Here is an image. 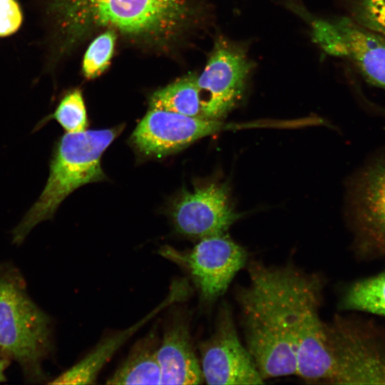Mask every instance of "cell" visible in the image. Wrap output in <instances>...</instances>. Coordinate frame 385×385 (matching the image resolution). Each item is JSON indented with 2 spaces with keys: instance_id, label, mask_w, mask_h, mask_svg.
<instances>
[{
  "instance_id": "cell-1",
  "label": "cell",
  "mask_w": 385,
  "mask_h": 385,
  "mask_svg": "<svg viewBox=\"0 0 385 385\" xmlns=\"http://www.w3.org/2000/svg\"><path fill=\"white\" fill-rule=\"evenodd\" d=\"M302 272L291 264L252 261L249 284L236 289L245 346L264 380L297 375L294 324Z\"/></svg>"
},
{
  "instance_id": "cell-2",
  "label": "cell",
  "mask_w": 385,
  "mask_h": 385,
  "mask_svg": "<svg viewBox=\"0 0 385 385\" xmlns=\"http://www.w3.org/2000/svg\"><path fill=\"white\" fill-rule=\"evenodd\" d=\"M52 7L68 46L112 29L131 43L167 51L196 16L194 0H52Z\"/></svg>"
},
{
  "instance_id": "cell-3",
  "label": "cell",
  "mask_w": 385,
  "mask_h": 385,
  "mask_svg": "<svg viewBox=\"0 0 385 385\" xmlns=\"http://www.w3.org/2000/svg\"><path fill=\"white\" fill-rule=\"evenodd\" d=\"M120 130H89L60 137L53 150L45 187L13 230V243L20 245L36 225L52 218L59 205L78 188L103 179L101 155Z\"/></svg>"
},
{
  "instance_id": "cell-4",
  "label": "cell",
  "mask_w": 385,
  "mask_h": 385,
  "mask_svg": "<svg viewBox=\"0 0 385 385\" xmlns=\"http://www.w3.org/2000/svg\"><path fill=\"white\" fill-rule=\"evenodd\" d=\"M53 351L52 322L29 297L24 278L11 264L0 265V352L15 361L26 379H45L42 363Z\"/></svg>"
},
{
  "instance_id": "cell-5",
  "label": "cell",
  "mask_w": 385,
  "mask_h": 385,
  "mask_svg": "<svg viewBox=\"0 0 385 385\" xmlns=\"http://www.w3.org/2000/svg\"><path fill=\"white\" fill-rule=\"evenodd\" d=\"M324 282L319 275L302 272L294 314L297 375L309 383H329L333 361L324 322L319 317Z\"/></svg>"
},
{
  "instance_id": "cell-6",
  "label": "cell",
  "mask_w": 385,
  "mask_h": 385,
  "mask_svg": "<svg viewBox=\"0 0 385 385\" xmlns=\"http://www.w3.org/2000/svg\"><path fill=\"white\" fill-rule=\"evenodd\" d=\"M346 215L359 250L385 255V150L349 179Z\"/></svg>"
},
{
  "instance_id": "cell-7",
  "label": "cell",
  "mask_w": 385,
  "mask_h": 385,
  "mask_svg": "<svg viewBox=\"0 0 385 385\" xmlns=\"http://www.w3.org/2000/svg\"><path fill=\"white\" fill-rule=\"evenodd\" d=\"M161 254L188 270L201 301L206 304L214 302L225 292L248 256L244 247L225 233L202 238L186 252L164 248Z\"/></svg>"
},
{
  "instance_id": "cell-8",
  "label": "cell",
  "mask_w": 385,
  "mask_h": 385,
  "mask_svg": "<svg viewBox=\"0 0 385 385\" xmlns=\"http://www.w3.org/2000/svg\"><path fill=\"white\" fill-rule=\"evenodd\" d=\"M201 370L209 384H261L264 379L239 337L230 306L218 310L214 332L199 344Z\"/></svg>"
},
{
  "instance_id": "cell-9",
  "label": "cell",
  "mask_w": 385,
  "mask_h": 385,
  "mask_svg": "<svg viewBox=\"0 0 385 385\" xmlns=\"http://www.w3.org/2000/svg\"><path fill=\"white\" fill-rule=\"evenodd\" d=\"M264 123H226L221 120L150 109L134 130L131 141L144 155L162 156L178 151L198 139L220 131L262 126Z\"/></svg>"
},
{
  "instance_id": "cell-10",
  "label": "cell",
  "mask_w": 385,
  "mask_h": 385,
  "mask_svg": "<svg viewBox=\"0 0 385 385\" xmlns=\"http://www.w3.org/2000/svg\"><path fill=\"white\" fill-rule=\"evenodd\" d=\"M324 329L333 361L329 384H385V354L354 322L337 316Z\"/></svg>"
},
{
  "instance_id": "cell-11",
  "label": "cell",
  "mask_w": 385,
  "mask_h": 385,
  "mask_svg": "<svg viewBox=\"0 0 385 385\" xmlns=\"http://www.w3.org/2000/svg\"><path fill=\"white\" fill-rule=\"evenodd\" d=\"M251 68L240 48L217 42L205 68L197 78L201 118L221 120L241 98Z\"/></svg>"
},
{
  "instance_id": "cell-12",
  "label": "cell",
  "mask_w": 385,
  "mask_h": 385,
  "mask_svg": "<svg viewBox=\"0 0 385 385\" xmlns=\"http://www.w3.org/2000/svg\"><path fill=\"white\" fill-rule=\"evenodd\" d=\"M240 216L230 205L227 186L214 183L185 190L172 211L176 230L200 240L225 233Z\"/></svg>"
},
{
  "instance_id": "cell-13",
  "label": "cell",
  "mask_w": 385,
  "mask_h": 385,
  "mask_svg": "<svg viewBox=\"0 0 385 385\" xmlns=\"http://www.w3.org/2000/svg\"><path fill=\"white\" fill-rule=\"evenodd\" d=\"M157 357L161 370L160 384H199L204 379L185 317L176 314L167 324Z\"/></svg>"
},
{
  "instance_id": "cell-14",
  "label": "cell",
  "mask_w": 385,
  "mask_h": 385,
  "mask_svg": "<svg viewBox=\"0 0 385 385\" xmlns=\"http://www.w3.org/2000/svg\"><path fill=\"white\" fill-rule=\"evenodd\" d=\"M187 294L186 287L180 282H175L165 300L149 314L132 327L101 341L85 357L48 384L58 385L93 384L103 366L133 333L160 310L181 299Z\"/></svg>"
},
{
  "instance_id": "cell-15",
  "label": "cell",
  "mask_w": 385,
  "mask_h": 385,
  "mask_svg": "<svg viewBox=\"0 0 385 385\" xmlns=\"http://www.w3.org/2000/svg\"><path fill=\"white\" fill-rule=\"evenodd\" d=\"M334 24L346 44V57L370 83L385 90V39L349 19Z\"/></svg>"
},
{
  "instance_id": "cell-16",
  "label": "cell",
  "mask_w": 385,
  "mask_h": 385,
  "mask_svg": "<svg viewBox=\"0 0 385 385\" xmlns=\"http://www.w3.org/2000/svg\"><path fill=\"white\" fill-rule=\"evenodd\" d=\"M155 333L138 341L107 384H160L161 370L157 357Z\"/></svg>"
},
{
  "instance_id": "cell-17",
  "label": "cell",
  "mask_w": 385,
  "mask_h": 385,
  "mask_svg": "<svg viewBox=\"0 0 385 385\" xmlns=\"http://www.w3.org/2000/svg\"><path fill=\"white\" fill-rule=\"evenodd\" d=\"M197 76L189 74L157 90L150 97V109H160L201 118Z\"/></svg>"
},
{
  "instance_id": "cell-18",
  "label": "cell",
  "mask_w": 385,
  "mask_h": 385,
  "mask_svg": "<svg viewBox=\"0 0 385 385\" xmlns=\"http://www.w3.org/2000/svg\"><path fill=\"white\" fill-rule=\"evenodd\" d=\"M340 307L385 317V272L352 284L344 292Z\"/></svg>"
},
{
  "instance_id": "cell-19",
  "label": "cell",
  "mask_w": 385,
  "mask_h": 385,
  "mask_svg": "<svg viewBox=\"0 0 385 385\" xmlns=\"http://www.w3.org/2000/svg\"><path fill=\"white\" fill-rule=\"evenodd\" d=\"M51 119L56 120L67 133L86 130L88 120L81 91L75 89L66 94L54 112L38 123L34 130L40 129Z\"/></svg>"
},
{
  "instance_id": "cell-20",
  "label": "cell",
  "mask_w": 385,
  "mask_h": 385,
  "mask_svg": "<svg viewBox=\"0 0 385 385\" xmlns=\"http://www.w3.org/2000/svg\"><path fill=\"white\" fill-rule=\"evenodd\" d=\"M118 34L107 29L90 43L83 58L82 72L88 79L98 77L108 67L113 55Z\"/></svg>"
},
{
  "instance_id": "cell-21",
  "label": "cell",
  "mask_w": 385,
  "mask_h": 385,
  "mask_svg": "<svg viewBox=\"0 0 385 385\" xmlns=\"http://www.w3.org/2000/svg\"><path fill=\"white\" fill-rule=\"evenodd\" d=\"M356 23L385 39V0H359Z\"/></svg>"
},
{
  "instance_id": "cell-22",
  "label": "cell",
  "mask_w": 385,
  "mask_h": 385,
  "mask_svg": "<svg viewBox=\"0 0 385 385\" xmlns=\"http://www.w3.org/2000/svg\"><path fill=\"white\" fill-rule=\"evenodd\" d=\"M314 37L322 48L330 55L347 56L344 38L336 25L324 21H317L313 25Z\"/></svg>"
},
{
  "instance_id": "cell-23",
  "label": "cell",
  "mask_w": 385,
  "mask_h": 385,
  "mask_svg": "<svg viewBox=\"0 0 385 385\" xmlns=\"http://www.w3.org/2000/svg\"><path fill=\"white\" fill-rule=\"evenodd\" d=\"M22 21V14L15 0H0V36L16 32Z\"/></svg>"
},
{
  "instance_id": "cell-24",
  "label": "cell",
  "mask_w": 385,
  "mask_h": 385,
  "mask_svg": "<svg viewBox=\"0 0 385 385\" xmlns=\"http://www.w3.org/2000/svg\"><path fill=\"white\" fill-rule=\"evenodd\" d=\"M9 361L1 357L0 358V383L6 381L4 371L9 364Z\"/></svg>"
}]
</instances>
